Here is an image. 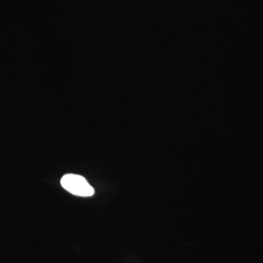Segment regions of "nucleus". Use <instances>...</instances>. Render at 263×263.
Masks as SVG:
<instances>
[{"mask_svg":"<svg viewBox=\"0 0 263 263\" xmlns=\"http://www.w3.org/2000/svg\"><path fill=\"white\" fill-rule=\"evenodd\" d=\"M62 187L72 195L81 197L92 196L95 190L83 176L76 174H66L61 179Z\"/></svg>","mask_w":263,"mask_h":263,"instance_id":"nucleus-1","label":"nucleus"}]
</instances>
